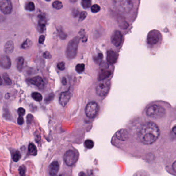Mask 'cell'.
Masks as SVG:
<instances>
[{"instance_id": "10", "label": "cell", "mask_w": 176, "mask_h": 176, "mask_svg": "<svg viewBox=\"0 0 176 176\" xmlns=\"http://www.w3.org/2000/svg\"><path fill=\"white\" fill-rule=\"evenodd\" d=\"M72 95V94L70 90L61 93L59 98V102L60 105L63 106H65L69 102V101H70Z\"/></svg>"}, {"instance_id": "14", "label": "cell", "mask_w": 176, "mask_h": 176, "mask_svg": "<svg viewBox=\"0 0 176 176\" xmlns=\"http://www.w3.org/2000/svg\"><path fill=\"white\" fill-rule=\"evenodd\" d=\"M0 65L3 68H10L12 65V63L10 57L6 55H1L0 57Z\"/></svg>"}, {"instance_id": "25", "label": "cell", "mask_w": 176, "mask_h": 176, "mask_svg": "<svg viewBox=\"0 0 176 176\" xmlns=\"http://www.w3.org/2000/svg\"><path fill=\"white\" fill-rule=\"evenodd\" d=\"M3 79L6 85H10L12 84V80L6 73L3 74Z\"/></svg>"}, {"instance_id": "2", "label": "cell", "mask_w": 176, "mask_h": 176, "mask_svg": "<svg viewBox=\"0 0 176 176\" xmlns=\"http://www.w3.org/2000/svg\"><path fill=\"white\" fill-rule=\"evenodd\" d=\"M146 114L148 117L152 119H160L165 116L166 110L160 105H152L147 108Z\"/></svg>"}, {"instance_id": "16", "label": "cell", "mask_w": 176, "mask_h": 176, "mask_svg": "<svg viewBox=\"0 0 176 176\" xmlns=\"http://www.w3.org/2000/svg\"><path fill=\"white\" fill-rule=\"evenodd\" d=\"M111 71L110 70L102 69L100 70L98 75V80L99 81H102L106 80L111 75Z\"/></svg>"}, {"instance_id": "13", "label": "cell", "mask_w": 176, "mask_h": 176, "mask_svg": "<svg viewBox=\"0 0 176 176\" xmlns=\"http://www.w3.org/2000/svg\"><path fill=\"white\" fill-rule=\"evenodd\" d=\"M30 83L38 87L39 88H43L44 86V82L43 78L39 76L33 77L29 80Z\"/></svg>"}, {"instance_id": "21", "label": "cell", "mask_w": 176, "mask_h": 176, "mask_svg": "<svg viewBox=\"0 0 176 176\" xmlns=\"http://www.w3.org/2000/svg\"><path fill=\"white\" fill-rule=\"evenodd\" d=\"M28 151L29 155H36L37 153V150L36 147L33 143H30L28 147Z\"/></svg>"}, {"instance_id": "11", "label": "cell", "mask_w": 176, "mask_h": 176, "mask_svg": "<svg viewBox=\"0 0 176 176\" xmlns=\"http://www.w3.org/2000/svg\"><path fill=\"white\" fill-rule=\"evenodd\" d=\"M122 41V34L119 31H115L111 37V41L115 47L121 46Z\"/></svg>"}, {"instance_id": "30", "label": "cell", "mask_w": 176, "mask_h": 176, "mask_svg": "<svg viewBox=\"0 0 176 176\" xmlns=\"http://www.w3.org/2000/svg\"><path fill=\"white\" fill-rule=\"evenodd\" d=\"M57 32L59 37L60 38V39H65L67 38V34L64 32L62 29H57Z\"/></svg>"}, {"instance_id": "27", "label": "cell", "mask_w": 176, "mask_h": 176, "mask_svg": "<svg viewBox=\"0 0 176 176\" xmlns=\"http://www.w3.org/2000/svg\"><path fill=\"white\" fill-rule=\"evenodd\" d=\"M52 6L53 8H55L56 10H60L63 7V5L62 2L59 1H55L53 3Z\"/></svg>"}, {"instance_id": "6", "label": "cell", "mask_w": 176, "mask_h": 176, "mask_svg": "<svg viewBox=\"0 0 176 176\" xmlns=\"http://www.w3.org/2000/svg\"><path fill=\"white\" fill-rule=\"evenodd\" d=\"M99 107L98 104L95 102L88 103L85 108V114L89 118L95 117L98 114Z\"/></svg>"}, {"instance_id": "20", "label": "cell", "mask_w": 176, "mask_h": 176, "mask_svg": "<svg viewBox=\"0 0 176 176\" xmlns=\"http://www.w3.org/2000/svg\"><path fill=\"white\" fill-rule=\"evenodd\" d=\"M24 59L22 57H19L16 59V62L17 69L18 71H21L23 69V65H24Z\"/></svg>"}, {"instance_id": "36", "label": "cell", "mask_w": 176, "mask_h": 176, "mask_svg": "<svg viewBox=\"0 0 176 176\" xmlns=\"http://www.w3.org/2000/svg\"><path fill=\"white\" fill-rule=\"evenodd\" d=\"M19 173L20 176H25V173H26V168L24 166H21L20 167L19 169Z\"/></svg>"}, {"instance_id": "39", "label": "cell", "mask_w": 176, "mask_h": 176, "mask_svg": "<svg viewBox=\"0 0 176 176\" xmlns=\"http://www.w3.org/2000/svg\"><path fill=\"white\" fill-rule=\"evenodd\" d=\"M18 113L19 116H22L25 114V110L23 108H20L18 109Z\"/></svg>"}, {"instance_id": "22", "label": "cell", "mask_w": 176, "mask_h": 176, "mask_svg": "<svg viewBox=\"0 0 176 176\" xmlns=\"http://www.w3.org/2000/svg\"><path fill=\"white\" fill-rule=\"evenodd\" d=\"M32 97L35 101L40 102L43 99V96L40 94L38 92H34L32 94Z\"/></svg>"}, {"instance_id": "17", "label": "cell", "mask_w": 176, "mask_h": 176, "mask_svg": "<svg viewBox=\"0 0 176 176\" xmlns=\"http://www.w3.org/2000/svg\"><path fill=\"white\" fill-rule=\"evenodd\" d=\"M47 23V19L46 17L40 14L38 16V29L39 32H43L44 30V28Z\"/></svg>"}, {"instance_id": "15", "label": "cell", "mask_w": 176, "mask_h": 176, "mask_svg": "<svg viewBox=\"0 0 176 176\" xmlns=\"http://www.w3.org/2000/svg\"><path fill=\"white\" fill-rule=\"evenodd\" d=\"M59 169V165L58 162H53L49 166V174L51 176H57Z\"/></svg>"}, {"instance_id": "29", "label": "cell", "mask_w": 176, "mask_h": 176, "mask_svg": "<svg viewBox=\"0 0 176 176\" xmlns=\"http://www.w3.org/2000/svg\"><path fill=\"white\" fill-rule=\"evenodd\" d=\"M25 8L26 10H29V11H33L34 10L35 8V6L33 2H29L26 4V6H25Z\"/></svg>"}, {"instance_id": "44", "label": "cell", "mask_w": 176, "mask_h": 176, "mask_svg": "<svg viewBox=\"0 0 176 176\" xmlns=\"http://www.w3.org/2000/svg\"><path fill=\"white\" fill-rule=\"evenodd\" d=\"M62 83L64 85L67 84V80H66V78H63V80H62Z\"/></svg>"}, {"instance_id": "23", "label": "cell", "mask_w": 176, "mask_h": 176, "mask_svg": "<svg viewBox=\"0 0 176 176\" xmlns=\"http://www.w3.org/2000/svg\"><path fill=\"white\" fill-rule=\"evenodd\" d=\"M80 39H81L83 42H86L87 40V36L86 33L85 32V30L84 29H81L79 32Z\"/></svg>"}, {"instance_id": "28", "label": "cell", "mask_w": 176, "mask_h": 176, "mask_svg": "<svg viewBox=\"0 0 176 176\" xmlns=\"http://www.w3.org/2000/svg\"><path fill=\"white\" fill-rule=\"evenodd\" d=\"M94 145V143L93 140H85V143H84V146L87 148H93Z\"/></svg>"}, {"instance_id": "46", "label": "cell", "mask_w": 176, "mask_h": 176, "mask_svg": "<svg viewBox=\"0 0 176 176\" xmlns=\"http://www.w3.org/2000/svg\"><path fill=\"white\" fill-rule=\"evenodd\" d=\"M59 176H69L67 174H60Z\"/></svg>"}, {"instance_id": "42", "label": "cell", "mask_w": 176, "mask_h": 176, "mask_svg": "<svg viewBox=\"0 0 176 176\" xmlns=\"http://www.w3.org/2000/svg\"><path fill=\"white\" fill-rule=\"evenodd\" d=\"M44 40H45V36L44 35H41L39 37V43L40 44H43L44 42Z\"/></svg>"}, {"instance_id": "41", "label": "cell", "mask_w": 176, "mask_h": 176, "mask_svg": "<svg viewBox=\"0 0 176 176\" xmlns=\"http://www.w3.org/2000/svg\"><path fill=\"white\" fill-rule=\"evenodd\" d=\"M24 122V119L22 116H19L18 118V123L20 125H22Z\"/></svg>"}, {"instance_id": "31", "label": "cell", "mask_w": 176, "mask_h": 176, "mask_svg": "<svg viewBox=\"0 0 176 176\" xmlns=\"http://www.w3.org/2000/svg\"><path fill=\"white\" fill-rule=\"evenodd\" d=\"M84 69H85V65L84 64H78L75 67V70L78 73H81L84 71Z\"/></svg>"}, {"instance_id": "32", "label": "cell", "mask_w": 176, "mask_h": 176, "mask_svg": "<svg viewBox=\"0 0 176 176\" xmlns=\"http://www.w3.org/2000/svg\"><path fill=\"white\" fill-rule=\"evenodd\" d=\"M81 4L84 8H89L91 6V1L90 0H83L81 1Z\"/></svg>"}, {"instance_id": "3", "label": "cell", "mask_w": 176, "mask_h": 176, "mask_svg": "<svg viewBox=\"0 0 176 176\" xmlns=\"http://www.w3.org/2000/svg\"><path fill=\"white\" fill-rule=\"evenodd\" d=\"M113 5L118 12L122 13H128L133 7V3L129 0H116L113 1Z\"/></svg>"}, {"instance_id": "4", "label": "cell", "mask_w": 176, "mask_h": 176, "mask_svg": "<svg viewBox=\"0 0 176 176\" xmlns=\"http://www.w3.org/2000/svg\"><path fill=\"white\" fill-rule=\"evenodd\" d=\"M80 40V37L76 36L69 42L66 49V55L68 59H74L77 55Z\"/></svg>"}, {"instance_id": "1", "label": "cell", "mask_w": 176, "mask_h": 176, "mask_svg": "<svg viewBox=\"0 0 176 176\" xmlns=\"http://www.w3.org/2000/svg\"><path fill=\"white\" fill-rule=\"evenodd\" d=\"M160 131L158 126L153 122H146L140 128L139 138L144 144L150 145L155 143L160 136Z\"/></svg>"}, {"instance_id": "40", "label": "cell", "mask_w": 176, "mask_h": 176, "mask_svg": "<svg viewBox=\"0 0 176 176\" xmlns=\"http://www.w3.org/2000/svg\"><path fill=\"white\" fill-rule=\"evenodd\" d=\"M43 56L45 58V59H51L52 56L51 55L50 53L48 51H46L43 54Z\"/></svg>"}, {"instance_id": "45", "label": "cell", "mask_w": 176, "mask_h": 176, "mask_svg": "<svg viewBox=\"0 0 176 176\" xmlns=\"http://www.w3.org/2000/svg\"><path fill=\"white\" fill-rule=\"evenodd\" d=\"M172 132H173V133L174 134L175 136H176V126H174V127L172 128Z\"/></svg>"}, {"instance_id": "8", "label": "cell", "mask_w": 176, "mask_h": 176, "mask_svg": "<svg viewBox=\"0 0 176 176\" xmlns=\"http://www.w3.org/2000/svg\"><path fill=\"white\" fill-rule=\"evenodd\" d=\"M78 159L77 153L73 150L67 151L64 156V161L68 166H71L75 164Z\"/></svg>"}, {"instance_id": "9", "label": "cell", "mask_w": 176, "mask_h": 176, "mask_svg": "<svg viewBox=\"0 0 176 176\" xmlns=\"http://www.w3.org/2000/svg\"><path fill=\"white\" fill-rule=\"evenodd\" d=\"M1 11L6 15L11 13L13 10L12 2L9 0H1L0 1Z\"/></svg>"}, {"instance_id": "18", "label": "cell", "mask_w": 176, "mask_h": 176, "mask_svg": "<svg viewBox=\"0 0 176 176\" xmlns=\"http://www.w3.org/2000/svg\"><path fill=\"white\" fill-rule=\"evenodd\" d=\"M14 50V44L13 41L9 40L5 43L4 46V51L7 54H10Z\"/></svg>"}, {"instance_id": "26", "label": "cell", "mask_w": 176, "mask_h": 176, "mask_svg": "<svg viewBox=\"0 0 176 176\" xmlns=\"http://www.w3.org/2000/svg\"><path fill=\"white\" fill-rule=\"evenodd\" d=\"M54 93H51L50 94H48L46 97H45V99H44V101L46 103H49L52 101L54 99Z\"/></svg>"}, {"instance_id": "19", "label": "cell", "mask_w": 176, "mask_h": 176, "mask_svg": "<svg viewBox=\"0 0 176 176\" xmlns=\"http://www.w3.org/2000/svg\"><path fill=\"white\" fill-rule=\"evenodd\" d=\"M116 136L119 140H125L128 137V133L125 130H121L117 132Z\"/></svg>"}, {"instance_id": "5", "label": "cell", "mask_w": 176, "mask_h": 176, "mask_svg": "<svg viewBox=\"0 0 176 176\" xmlns=\"http://www.w3.org/2000/svg\"><path fill=\"white\" fill-rule=\"evenodd\" d=\"M110 86L111 83L108 80H104L100 82L96 88L97 94L101 97L106 96L109 93Z\"/></svg>"}, {"instance_id": "34", "label": "cell", "mask_w": 176, "mask_h": 176, "mask_svg": "<svg viewBox=\"0 0 176 176\" xmlns=\"http://www.w3.org/2000/svg\"><path fill=\"white\" fill-rule=\"evenodd\" d=\"M94 60L95 62L96 63H98V64H100L101 63L102 60L103 59V55L102 53H99L98 54V55L95 56L94 58Z\"/></svg>"}, {"instance_id": "33", "label": "cell", "mask_w": 176, "mask_h": 176, "mask_svg": "<svg viewBox=\"0 0 176 176\" xmlns=\"http://www.w3.org/2000/svg\"><path fill=\"white\" fill-rule=\"evenodd\" d=\"M21 158V155L19 152H15L13 155V160L14 162H18Z\"/></svg>"}, {"instance_id": "37", "label": "cell", "mask_w": 176, "mask_h": 176, "mask_svg": "<svg viewBox=\"0 0 176 176\" xmlns=\"http://www.w3.org/2000/svg\"><path fill=\"white\" fill-rule=\"evenodd\" d=\"M57 66V68L60 70H64L65 69V63L64 62H59Z\"/></svg>"}, {"instance_id": "12", "label": "cell", "mask_w": 176, "mask_h": 176, "mask_svg": "<svg viewBox=\"0 0 176 176\" xmlns=\"http://www.w3.org/2000/svg\"><path fill=\"white\" fill-rule=\"evenodd\" d=\"M118 54L114 51L109 50L107 52L106 59L108 63L111 65L114 64L117 62L118 59Z\"/></svg>"}, {"instance_id": "43", "label": "cell", "mask_w": 176, "mask_h": 176, "mask_svg": "<svg viewBox=\"0 0 176 176\" xmlns=\"http://www.w3.org/2000/svg\"><path fill=\"white\" fill-rule=\"evenodd\" d=\"M172 168H173V170L176 173V161H175L173 163V165H172Z\"/></svg>"}, {"instance_id": "24", "label": "cell", "mask_w": 176, "mask_h": 176, "mask_svg": "<svg viewBox=\"0 0 176 176\" xmlns=\"http://www.w3.org/2000/svg\"><path fill=\"white\" fill-rule=\"evenodd\" d=\"M32 45V41L30 39H26L21 44V48L22 49H28L31 47Z\"/></svg>"}, {"instance_id": "7", "label": "cell", "mask_w": 176, "mask_h": 176, "mask_svg": "<svg viewBox=\"0 0 176 176\" xmlns=\"http://www.w3.org/2000/svg\"><path fill=\"white\" fill-rule=\"evenodd\" d=\"M161 37L160 32L157 30H152L150 31L147 36V43L153 46L159 43Z\"/></svg>"}, {"instance_id": "35", "label": "cell", "mask_w": 176, "mask_h": 176, "mask_svg": "<svg viewBox=\"0 0 176 176\" xmlns=\"http://www.w3.org/2000/svg\"><path fill=\"white\" fill-rule=\"evenodd\" d=\"M100 10V7L98 4H94L91 7V12L94 13H96Z\"/></svg>"}, {"instance_id": "38", "label": "cell", "mask_w": 176, "mask_h": 176, "mask_svg": "<svg viewBox=\"0 0 176 176\" xmlns=\"http://www.w3.org/2000/svg\"><path fill=\"white\" fill-rule=\"evenodd\" d=\"M87 13L86 12H82L80 13V16H79V20L80 21H83L87 17Z\"/></svg>"}]
</instances>
